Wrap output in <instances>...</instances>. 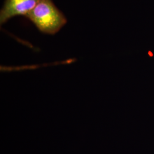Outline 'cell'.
Wrapping results in <instances>:
<instances>
[{
	"label": "cell",
	"mask_w": 154,
	"mask_h": 154,
	"mask_svg": "<svg viewBox=\"0 0 154 154\" xmlns=\"http://www.w3.org/2000/svg\"><path fill=\"white\" fill-rule=\"evenodd\" d=\"M39 0H5L0 11V23L3 25L11 18L18 16L26 17Z\"/></svg>",
	"instance_id": "2"
},
{
	"label": "cell",
	"mask_w": 154,
	"mask_h": 154,
	"mask_svg": "<svg viewBox=\"0 0 154 154\" xmlns=\"http://www.w3.org/2000/svg\"><path fill=\"white\" fill-rule=\"evenodd\" d=\"M26 17L42 33L54 35L67 23L65 15L52 0H39Z\"/></svg>",
	"instance_id": "1"
}]
</instances>
